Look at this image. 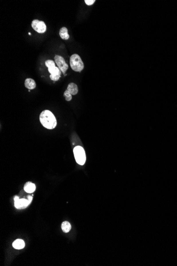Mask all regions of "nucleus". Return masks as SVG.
Masks as SVG:
<instances>
[{
  "label": "nucleus",
  "mask_w": 177,
  "mask_h": 266,
  "mask_svg": "<svg viewBox=\"0 0 177 266\" xmlns=\"http://www.w3.org/2000/svg\"><path fill=\"white\" fill-rule=\"evenodd\" d=\"M67 90L72 95H75L78 92V86L74 83L71 82L67 86Z\"/></svg>",
  "instance_id": "obj_7"
},
{
  "label": "nucleus",
  "mask_w": 177,
  "mask_h": 266,
  "mask_svg": "<svg viewBox=\"0 0 177 266\" xmlns=\"http://www.w3.org/2000/svg\"><path fill=\"white\" fill-rule=\"evenodd\" d=\"M73 153L77 163L83 165L86 161V156L85 151L83 147L80 145L75 147L73 150Z\"/></svg>",
  "instance_id": "obj_3"
},
{
  "label": "nucleus",
  "mask_w": 177,
  "mask_h": 266,
  "mask_svg": "<svg viewBox=\"0 0 177 266\" xmlns=\"http://www.w3.org/2000/svg\"><path fill=\"white\" fill-rule=\"evenodd\" d=\"M60 35L62 39L67 40L70 38V35L68 34L67 28L63 27L61 28L60 30Z\"/></svg>",
  "instance_id": "obj_11"
},
{
  "label": "nucleus",
  "mask_w": 177,
  "mask_h": 266,
  "mask_svg": "<svg viewBox=\"0 0 177 266\" xmlns=\"http://www.w3.org/2000/svg\"><path fill=\"white\" fill-rule=\"evenodd\" d=\"M32 28L38 33H44L46 31L47 27L45 23L43 21H39L37 19L34 20L32 23Z\"/></svg>",
  "instance_id": "obj_5"
},
{
  "label": "nucleus",
  "mask_w": 177,
  "mask_h": 266,
  "mask_svg": "<svg viewBox=\"0 0 177 266\" xmlns=\"http://www.w3.org/2000/svg\"><path fill=\"white\" fill-rule=\"evenodd\" d=\"M84 2L86 5H91L94 3L96 2V1L95 0H85Z\"/></svg>",
  "instance_id": "obj_15"
},
{
  "label": "nucleus",
  "mask_w": 177,
  "mask_h": 266,
  "mask_svg": "<svg viewBox=\"0 0 177 266\" xmlns=\"http://www.w3.org/2000/svg\"><path fill=\"white\" fill-rule=\"evenodd\" d=\"M62 230L64 233H68L71 230V225L69 222L65 221L62 224Z\"/></svg>",
  "instance_id": "obj_12"
},
{
  "label": "nucleus",
  "mask_w": 177,
  "mask_h": 266,
  "mask_svg": "<svg viewBox=\"0 0 177 266\" xmlns=\"http://www.w3.org/2000/svg\"><path fill=\"white\" fill-rule=\"evenodd\" d=\"M28 200L30 202H32V196H30V195L28 196Z\"/></svg>",
  "instance_id": "obj_16"
},
{
  "label": "nucleus",
  "mask_w": 177,
  "mask_h": 266,
  "mask_svg": "<svg viewBox=\"0 0 177 266\" xmlns=\"http://www.w3.org/2000/svg\"><path fill=\"white\" fill-rule=\"evenodd\" d=\"M12 246L14 248L20 250L25 246V242L21 239H17L14 241L12 244Z\"/></svg>",
  "instance_id": "obj_10"
},
{
  "label": "nucleus",
  "mask_w": 177,
  "mask_h": 266,
  "mask_svg": "<svg viewBox=\"0 0 177 266\" xmlns=\"http://www.w3.org/2000/svg\"><path fill=\"white\" fill-rule=\"evenodd\" d=\"M64 97H65V100H66V101H68V102H69V101L71 100L72 98V95H71L70 92L67 91V90H66L64 92Z\"/></svg>",
  "instance_id": "obj_13"
},
{
  "label": "nucleus",
  "mask_w": 177,
  "mask_h": 266,
  "mask_svg": "<svg viewBox=\"0 0 177 266\" xmlns=\"http://www.w3.org/2000/svg\"><path fill=\"white\" fill-rule=\"evenodd\" d=\"M70 63L71 69L76 72H81L84 67L81 57L77 54H74L70 57Z\"/></svg>",
  "instance_id": "obj_2"
},
{
  "label": "nucleus",
  "mask_w": 177,
  "mask_h": 266,
  "mask_svg": "<svg viewBox=\"0 0 177 266\" xmlns=\"http://www.w3.org/2000/svg\"><path fill=\"white\" fill-rule=\"evenodd\" d=\"M31 202L28 200L25 199H18V200L14 201V206L17 209L25 208H26Z\"/></svg>",
  "instance_id": "obj_6"
},
{
  "label": "nucleus",
  "mask_w": 177,
  "mask_h": 266,
  "mask_svg": "<svg viewBox=\"0 0 177 266\" xmlns=\"http://www.w3.org/2000/svg\"><path fill=\"white\" fill-rule=\"evenodd\" d=\"M54 60L57 65L58 66V67L60 69L61 72H63V73L65 75V74L68 68V66L66 63L64 58L60 55H56L54 57Z\"/></svg>",
  "instance_id": "obj_4"
},
{
  "label": "nucleus",
  "mask_w": 177,
  "mask_h": 266,
  "mask_svg": "<svg viewBox=\"0 0 177 266\" xmlns=\"http://www.w3.org/2000/svg\"><path fill=\"white\" fill-rule=\"evenodd\" d=\"M50 77L52 80L54 81H58L60 79V75H50Z\"/></svg>",
  "instance_id": "obj_14"
},
{
  "label": "nucleus",
  "mask_w": 177,
  "mask_h": 266,
  "mask_svg": "<svg viewBox=\"0 0 177 266\" xmlns=\"http://www.w3.org/2000/svg\"><path fill=\"white\" fill-rule=\"evenodd\" d=\"M24 190L27 193H32L35 191V185L30 182H28L25 184Z\"/></svg>",
  "instance_id": "obj_9"
},
{
  "label": "nucleus",
  "mask_w": 177,
  "mask_h": 266,
  "mask_svg": "<svg viewBox=\"0 0 177 266\" xmlns=\"http://www.w3.org/2000/svg\"><path fill=\"white\" fill-rule=\"evenodd\" d=\"M39 120L43 127L48 129H53L56 127V117L50 110L43 111L39 116Z\"/></svg>",
  "instance_id": "obj_1"
},
{
  "label": "nucleus",
  "mask_w": 177,
  "mask_h": 266,
  "mask_svg": "<svg viewBox=\"0 0 177 266\" xmlns=\"http://www.w3.org/2000/svg\"><path fill=\"white\" fill-rule=\"evenodd\" d=\"M25 87L29 90L34 89L36 87L35 81L34 80L31 78H27L25 79Z\"/></svg>",
  "instance_id": "obj_8"
}]
</instances>
